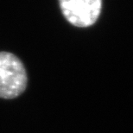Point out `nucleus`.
<instances>
[{
	"mask_svg": "<svg viewBox=\"0 0 133 133\" xmlns=\"http://www.w3.org/2000/svg\"><path fill=\"white\" fill-rule=\"evenodd\" d=\"M28 75L22 62L8 52H0V99H13L27 88Z\"/></svg>",
	"mask_w": 133,
	"mask_h": 133,
	"instance_id": "f257e3e1",
	"label": "nucleus"
},
{
	"mask_svg": "<svg viewBox=\"0 0 133 133\" xmlns=\"http://www.w3.org/2000/svg\"><path fill=\"white\" fill-rule=\"evenodd\" d=\"M63 16L76 27H89L99 18L102 0H59Z\"/></svg>",
	"mask_w": 133,
	"mask_h": 133,
	"instance_id": "f03ea898",
	"label": "nucleus"
}]
</instances>
